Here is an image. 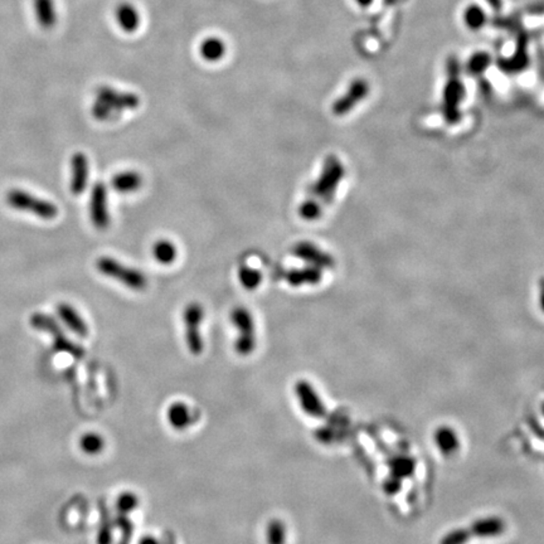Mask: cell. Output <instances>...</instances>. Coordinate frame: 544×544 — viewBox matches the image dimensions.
Here are the masks:
<instances>
[{"instance_id":"1","label":"cell","mask_w":544,"mask_h":544,"mask_svg":"<svg viewBox=\"0 0 544 544\" xmlns=\"http://www.w3.org/2000/svg\"><path fill=\"white\" fill-rule=\"evenodd\" d=\"M140 98L132 92H121L112 87L103 86L96 91L92 115L98 120H110L127 110L138 109Z\"/></svg>"},{"instance_id":"2","label":"cell","mask_w":544,"mask_h":544,"mask_svg":"<svg viewBox=\"0 0 544 544\" xmlns=\"http://www.w3.org/2000/svg\"><path fill=\"white\" fill-rule=\"evenodd\" d=\"M507 529V523L502 516H482L473 521L469 527L456 528L442 536L439 544H466L471 539L497 538Z\"/></svg>"},{"instance_id":"3","label":"cell","mask_w":544,"mask_h":544,"mask_svg":"<svg viewBox=\"0 0 544 544\" xmlns=\"http://www.w3.org/2000/svg\"><path fill=\"white\" fill-rule=\"evenodd\" d=\"M344 174L345 169L342 161H339L335 155H329L324 161L320 175L310 188L308 198L325 208L334 199V195L337 193Z\"/></svg>"},{"instance_id":"4","label":"cell","mask_w":544,"mask_h":544,"mask_svg":"<svg viewBox=\"0 0 544 544\" xmlns=\"http://www.w3.org/2000/svg\"><path fill=\"white\" fill-rule=\"evenodd\" d=\"M231 324L237 330L233 344L236 354L246 358L257 348V329L253 313L245 306H236L229 314Z\"/></svg>"},{"instance_id":"5","label":"cell","mask_w":544,"mask_h":544,"mask_svg":"<svg viewBox=\"0 0 544 544\" xmlns=\"http://www.w3.org/2000/svg\"><path fill=\"white\" fill-rule=\"evenodd\" d=\"M96 269L101 275L117 281L134 291H143L148 287V277L143 271L122 264L116 258L109 256L98 258Z\"/></svg>"},{"instance_id":"6","label":"cell","mask_w":544,"mask_h":544,"mask_svg":"<svg viewBox=\"0 0 544 544\" xmlns=\"http://www.w3.org/2000/svg\"><path fill=\"white\" fill-rule=\"evenodd\" d=\"M206 318V311L203 305L198 301H192L184 308V340L187 349L190 354L199 357L204 352V337H203V323Z\"/></svg>"},{"instance_id":"7","label":"cell","mask_w":544,"mask_h":544,"mask_svg":"<svg viewBox=\"0 0 544 544\" xmlns=\"http://www.w3.org/2000/svg\"><path fill=\"white\" fill-rule=\"evenodd\" d=\"M6 203L21 212L32 213L42 219H54L58 216V208L54 203L40 199L22 190H12L6 193Z\"/></svg>"},{"instance_id":"8","label":"cell","mask_w":544,"mask_h":544,"mask_svg":"<svg viewBox=\"0 0 544 544\" xmlns=\"http://www.w3.org/2000/svg\"><path fill=\"white\" fill-rule=\"evenodd\" d=\"M30 325L35 328V330L45 332L51 335L53 338V347L58 352H64L67 354L72 355L75 358H82L83 357V349L76 345L72 340L67 338L64 330L58 325L57 321L54 318L43 314V313H35L30 316Z\"/></svg>"},{"instance_id":"9","label":"cell","mask_w":544,"mask_h":544,"mask_svg":"<svg viewBox=\"0 0 544 544\" xmlns=\"http://www.w3.org/2000/svg\"><path fill=\"white\" fill-rule=\"evenodd\" d=\"M294 395L298 406L304 415L311 418L327 416V406L321 398L319 390L308 379H298L294 384Z\"/></svg>"},{"instance_id":"10","label":"cell","mask_w":544,"mask_h":544,"mask_svg":"<svg viewBox=\"0 0 544 544\" xmlns=\"http://www.w3.org/2000/svg\"><path fill=\"white\" fill-rule=\"evenodd\" d=\"M448 71H450V80L447 82L446 88H445L444 111L446 115L447 120L455 121L458 116V105L464 96V86L458 80V62L455 59L450 61Z\"/></svg>"},{"instance_id":"11","label":"cell","mask_w":544,"mask_h":544,"mask_svg":"<svg viewBox=\"0 0 544 544\" xmlns=\"http://www.w3.org/2000/svg\"><path fill=\"white\" fill-rule=\"evenodd\" d=\"M90 218L98 229H106L110 226L109 203H108V188L105 184L96 183L90 195Z\"/></svg>"},{"instance_id":"12","label":"cell","mask_w":544,"mask_h":544,"mask_svg":"<svg viewBox=\"0 0 544 544\" xmlns=\"http://www.w3.org/2000/svg\"><path fill=\"white\" fill-rule=\"evenodd\" d=\"M292 255L295 257L303 260L304 262L319 269H332L334 266V258L329 253L323 251L320 247L309 241H301L292 247Z\"/></svg>"},{"instance_id":"13","label":"cell","mask_w":544,"mask_h":544,"mask_svg":"<svg viewBox=\"0 0 544 544\" xmlns=\"http://www.w3.org/2000/svg\"><path fill=\"white\" fill-rule=\"evenodd\" d=\"M90 163L83 153H76L71 158V182L69 190L74 195H83L88 184Z\"/></svg>"},{"instance_id":"14","label":"cell","mask_w":544,"mask_h":544,"mask_svg":"<svg viewBox=\"0 0 544 544\" xmlns=\"http://www.w3.org/2000/svg\"><path fill=\"white\" fill-rule=\"evenodd\" d=\"M368 91H369V88H368L366 81L355 80L350 85L347 93L334 103L332 108V114L337 115V116H344V115L348 114L350 112V110L353 109L355 105L361 101V98L367 96Z\"/></svg>"},{"instance_id":"15","label":"cell","mask_w":544,"mask_h":544,"mask_svg":"<svg viewBox=\"0 0 544 544\" xmlns=\"http://www.w3.org/2000/svg\"><path fill=\"white\" fill-rule=\"evenodd\" d=\"M166 419L174 431H185L195 422L193 411L185 402H172L166 407Z\"/></svg>"},{"instance_id":"16","label":"cell","mask_w":544,"mask_h":544,"mask_svg":"<svg viewBox=\"0 0 544 544\" xmlns=\"http://www.w3.org/2000/svg\"><path fill=\"white\" fill-rule=\"evenodd\" d=\"M287 284L292 287H313L318 285L323 279V271L316 266H304L296 269L287 270L285 272Z\"/></svg>"},{"instance_id":"17","label":"cell","mask_w":544,"mask_h":544,"mask_svg":"<svg viewBox=\"0 0 544 544\" xmlns=\"http://www.w3.org/2000/svg\"><path fill=\"white\" fill-rule=\"evenodd\" d=\"M57 314L59 319L64 321V324L79 335L81 338H86L88 335V327L86 321L80 316V313L72 306V305L62 303L57 306Z\"/></svg>"},{"instance_id":"18","label":"cell","mask_w":544,"mask_h":544,"mask_svg":"<svg viewBox=\"0 0 544 544\" xmlns=\"http://www.w3.org/2000/svg\"><path fill=\"white\" fill-rule=\"evenodd\" d=\"M143 175L137 170H125L115 174L111 185L120 195L137 193L143 187Z\"/></svg>"},{"instance_id":"19","label":"cell","mask_w":544,"mask_h":544,"mask_svg":"<svg viewBox=\"0 0 544 544\" xmlns=\"http://www.w3.org/2000/svg\"><path fill=\"white\" fill-rule=\"evenodd\" d=\"M116 22L120 25V28L127 33H134L140 27V13L137 6L130 3H121L116 8L115 12Z\"/></svg>"},{"instance_id":"20","label":"cell","mask_w":544,"mask_h":544,"mask_svg":"<svg viewBox=\"0 0 544 544\" xmlns=\"http://www.w3.org/2000/svg\"><path fill=\"white\" fill-rule=\"evenodd\" d=\"M434 441L442 455H453L460 447V437L456 430L450 426H441L435 431Z\"/></svg>"},{"instance_id":"21","label":"cell","mask_w":544,"mask_h":544,"mask_svg":"<svg viewBox=\"0 0 544 544\" xmlns=\"http://www.w3.org/2000/svg\"><path fill=\"white\" fill-rule=\"evenodd\" d=\"M151 253H153V257L155 258V261L158 264L169 266V265L174 264V261L177 260L178 248L172 241L161 238V240L156 241L153 245Z\"/></svg>"},{"instance_id":"22","label":"cell","mask_w":544,"mask_h":544,"mask_svg":"<svg viewBox=\"0 0 544 544\" xmlns=\"http://www.w3.org/2000/svg\"><path fill=\"white\" fill-rule=\"evenodd\" d=\"M35 17L43 28H52L57 22V13L53 0H35Z\"/></svg>"},{"instance_id":"23","label":"cell","mask_w":544,"mask_h":544,"mask_svg":"<svg viewBox=\"0 0 544 544\" xmlns=\"http://www.w3.org/2000/svg\"><path fill=\"white\" fill-rule=\"evenodd\" d=\"M226 45L222 40L217 37H209L206 38L201 43L199 47V53L202 57L204 58L208 62H218L221 58L224 57L226 54Z\"/></svg>"},{"instance_id":"24","label":"cell","mask_w":544,"mask_h":544,"mask_svg":"<svg viewBox=\"0 0 544 544\" xmlns=\"http://www.w3.org/2000/svg\"><path fill=\"white\" fill-rule=\"evenodd\" d=\"M287 526L280 518H274L267 521L265 528V540L266 544H287Z\"/></svg>"},{"instance_id":"25","label":"cell","mask_w":544,"mask_h":544,"mask_svg":"<svg viewBox=\"0 0 544 544\" xmlns=\"http://www.w3.org/2000/svg\"><path fill=\"white\" fill-rule=\"evenodd\" d=\"M237 276H238L241 287H245L246 290H250V291L256 290L264 280L262 272L260 270L255 269L253 266H248V265H241Z\"/></svg>"},{"instance_id":"26","label":"cell","mask_w":544,"mask_h":544,"mask_svg":"<svg viewBox=\"0 0 544 544\" xmlns=\"http://www.w3.org/2000/svg\"><path fill=\"white\" fill-rule=\"evenodd\" d=\"M527 40L526 37H521L518 42V48L513 57L507 59L504 62H500V67L505 69L507 72H519L523 67L527 66Z\"/></svg>"},{"instance_id":"27","label":"cell","mask_w":544,"mask_h":544,"mask_svg":"<svg viewBox=\"0 0 544 544\" xmlns=\"http://www.w3.org/2000/svg\"><path fill=\"white\" fill-rule=\"evenodd\" d=\"M139 497L134 492H124L116 499V510L119 516H129L139 508Z\"/></svg>"},{"instance_id":"28","label":"cell","mask_w":544,"mask_h":544,"mask_svg":"<svg viewBox=\"0 0 544 544\" xmlns=\"http://www.w3.org/2000/svg\"><path fill=\"white\" fill-rule=\"evenodd\" d=\"M80 447L86 455H98L105 448V440L96 432H88L81 437Z\"/></svg>"},{"instance_id":"29","label":"cell","mask_w":544,"mask_h":544,"mask_svg":"<svg viewBox=\"0 0 544 544\" xmlns=\"http://www.w3.org/2000/svg\"><path fill=\"white\" fill-rule=\"evenodd\" d=\"M96 542L98 544L112 543V524H111V521H110L109 516L105 509L101 513V521H100V527H98Z\"/></svg>"},{"instance_id":"30","label":"cell","mask_w":544,"mask_h":544,"mask_svg":"<svg viewBox=\"0 0 544 544\" xmlns=\"http://www.w3.org/2000/svg\"><path fill=\"white\" fill-rule=\"evenodd\" d=\"M485 13L482 12L480 6H473L468 8L465 13V22L469 25L470 28H480L482 24L485 23Z\"/></svg>"},{"instance_id":"31","label":"cell","mask_w":544,"mask_h":544,"mask_svg":"<svg viewBox=\"0 0 544 544\" xmlns=\"http://www.w3.org/2000/svg\"><path fill=\"white\" fill-rule=\"evenodd\" d=\"M489 64H490V57L487 56V53H478L470 61V71L473 74H479L487 69Z\"/></svg>"},{"instance_id":"32","label":"cell","mask_w":544,"mask_h":544,"mask_svg":"<svg viewBox=\"0 0 544 544\" xmlns=\"http://www.w3.org/2000/svg\"><path fill=\"white\" fill-rule=\"evenodd\" d=\"M138 544H163L159 538L151 534H145L141 538L139 539Z\"/></svg>"},{"instance_id":"33","label":"cell","mask_w":544,"mask_h":544,"mask_svg":"<svg viewBox=\"0 0 544 544\" xmlns=\"http://www.w3.org/2000/svg\"><path fill=\"white\" fill-rule=\"evenodd\" d=\"M487 3L493 6L494 9H497V11H499L500 6H502V1L500 0H487Z\"/></svg>"},{"instance_id":"34","label":"cell","mask_w":544,"mask_h":544,"mask_svg":"<svg viewBox=\"0 0 544 544\" xmlns=\"http://www.w3.org/2000/svg\"><path fill=\"white\" fill-rule=\"evenodd\" d=\"M357 1H358V3H359V4L363 6H369V4L372 3V0H357Z\"/></svg>"},{"instance_id":"35","label":"cell","mask_w":544,"mask_h":544,"mask_svg":"<svg viewBox=\"0 0 544 544\" xmlns=\"http://www.w3.org/2000/svg\"><path fill=\"white\" fill-rule=\"evenodd\" d=\"M540 305H542V309L544 311V290H542V295H540Z\"/></svg>"}]
</instances>
